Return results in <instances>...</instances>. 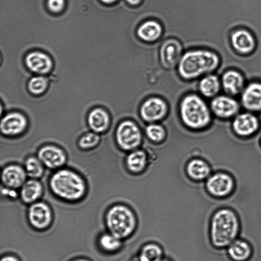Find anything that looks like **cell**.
Listing matches in <instances>:
<instances>
[{
  "label": "cell",
  "instance_id": "cell-1",
  "mask_svg": "<svg viewBox=\"0 0 261 261\" xmlns=\"http://www.w3.org/2000/svg\"><path fill=\"white\" fill-rule=\"evenodd\" d=\"M220 58L215 52L205 49L188 50L181 56L177 72L185 80H193L212 73L218 67Z\"/></svg>",
  "mask_w": 261,
  "mask_h": 261
},
{
  "label": "cell",
  "instance_id": "cell-27",
  "mask_svg": "<svg viewBox=\"0 0 261 261\" xmlns=\"http://www.w3.org/2000/svg\"><path fill=\"white\" fill-rule=\"evenodd\" d=\"M146 163V154L141 150L133 151L127 155L126 160L127 168L133 172L142 171L145 167Z\"/></svg>",
  "mask_w": 261,
  "mask_h": 261
},
{
  "label": "cell",
  "instance_id": "cell-37",
  "mask_svg": "<svg viewBox=\"0 0 261 261\" xmlns=\"http://www.w3.org/2000/svg\"><path fill=\"white\" fill-rule=\"evenodd\" d=\"M159 261H172V260L171 259L169 258H167V257H164L162 259H161Z\"/></svg>",
  "mask_w": 261,
  "mask_h": 261
},
{
  "label": "cell",
  "instance_id": "cell-29",
  "mask_svg": "<svg viewBox=\"0 0 261 261\" xmlns=\"http://www.w3.org/2000/svg\"><path fill=\"white\" fill-rule=\"evenodd\" d=\"M123 241L110 232L102 234L99 239L101 247L108 252H115L121 249Z\"/></svg>",
  "mask_w": 261,
  "mask_h": 261
},
{
  "label": "cell",
  "instance_id": "cell-11",
  "mask_svg": "<svg viewBox=\"0 0 261 261\" xmlns=\"http://www.w3.org/2000/svg\"><path fill=\"white\" fill-rule=\"evenodd\" d=\"M27 176L24 168L15 164L5 167L1 175L3 184L11 189L21 188L25 182Z\"/></svg>",
  "mask_w": 261,
  "mask_h": 261
},
{
  "label": "cell",
  "instance_id": "cell-24",
  "mask_svg": "<svg viewBox=\"0 0 261 261\" xmlns=\"http://www.w3.org/2000/svg\"><path fill=\"white\" fill-rule=\"evenodd\" d=\"M180 47L179 43L173 40H169L165 42L162 46L160 50V58L165 65L169 67L177 63L181 56L180 55Z\"/></svg>",
  "mask_w": 261,
  "mask_h": 261
},
{
  "label": "cell",
  "instance_id": "cell-2",
  "mask_svg": "<svg viewBox=\"0 0 261 261\" xmlns=\"http://www.w3.org/2000/svg\"><path fill=\"white\" fill-rule=\"evenodd\" d=\"M240 223L236 214L226 208L216 211L210 222L209 237L211 243L216 248L228 247L237 239Z\"/></svg>",
  "mask_w": 261,
  "mask_h": 261
},
{
  "label": "cell",
  "instance_id": "cell-28",
  "mask_svg": "<svg viewBox=\"0 0 261 261\" xmlns=\"http://www.w3.org/2000/svg\"><path fill=\"white\" fill-rule=\"evenodd\" d=\"M24 170L30 178L41 177L44 172V166L38 157L31 156L24 162Z\"/></svg>",
  "mask_w": 261,
  "mask_h": 261
},
{
  "label": "cell",
  "instance_id": "cell-17",
  "mask_svg": "<svg viewBox=\"0 0 261 261\" xmlns=\"http://www.w3.org/2000/svg\"><path fill=\"white\" fill-rule=\"evenodd\" d=\"M163 32V27L158 21L148 20L140 24L137 29L136 34L140 40L151 43L159 39Z\"/></svg>",
  "mask_w": 261,
  "mask_h": 261
},
{
  "label": "cell",
  "instance_id": "cell-3",
  "mask_svg": "<svg viewBox=\"0 0 261 261\" xmlns=\"http://www.w3.org/2000/svg\"><path fill=\"white\" fill-rule=\"evenodd\" d=\"M49 186L55 194L68 200L81 198L86 191L84 179L74 171L67 169L55 172L49 179Z\"/></svg>",
  "mask_w": 261,
  "mask_h": 261
},
{
  "label": "cell",
  "instance_id": "cell-4",
  "mask_svg": "<svg viewBox=\"0 0 261 261\" xmlns=\"http://www.w3.org/2000/svg\"><path fill=\"white\" fill-rule=\"evenodd\" d=\"M106 223L109 232L123 241L135 233L138 224L134 211L123 204H116L109 208L106 216Z\"/></svg>",
  "mask_w": 261,
  "mask_h": 261
},
{
  "label": "cell",
  "instance_id": "cell-22",
  "mask_svg": "<svg viewBox=\"0 0 261 261\" xmlns=\"http://www.w3.org/2000/svg\"><path fill=\"white\" fill-rule=\"evenodd\" d=\"M162 247L154 242H149L142 245L137 255L140 261H159L164 256Z\"/></svg>",
  "mask_w": 261,
  "mask_h": 261
},
{
  "label": "cell",
  "instance_id": "cell-25",
  "mask_svg": "<svg viewBox=\"0 0 261 261\" xmlns=\"http://www.w3.org/2000/svg\"><path fill=\"white\" fill-rule=\"evenodd\" d=\"M227 248L228 254L234 261H246L252 254L251 246L243 240L236 239Z\"/></svg>",
  "mask_w": 261,
  "mask_h": 261
},
{
  "label": "cell",
  "instance_id": "cell-36",
  "mask_svg": "<svg viewBox=\"0 0 261 261\" xmlns=\"http://www.w3.org/2000/svg\"><path fill=\"white\" fill-rule=\"evenodd\" d=\"M100 1L105 4H112L114 2H115L117 0H100Z\"/></svg>",
  "mask_w": 261,
  "mask_h": 261
},
{
  "label": "cell",
  "instance_id": "cell-35",
  "mask_svg": "<svg viewBox=\"0 0 261 261\" xmlns=\"http://www.w3.org/2000/svg\"><path fill=\"white\" fill-rule=\"evenodd\" d=\"M132 6H137L141 2V0H126Z\"/></svg>",
  "mask_w": 261,
  "mask_h": 261
},
{
  "label": "cell",
  "instance_id": "cell-8",
  "mask_svg": "<svg viewBox=\"0 0 261 261\" xmlns=\"http://www.w3.org/2000/svg\"><path fill=\"white\" fill-rule=\"evenodd\" d=\"M167 105L163 99L159 97H151L142 104L140 114L144 120L153 122L162 119L167 114Z\"/></svg>",
  "mask_w": 261,
  "mask_h": 261
},
{
  "label": "cell",
  "instance_id": "cell-33",
  "mask_svg": "<svg viewBox=\"0 0 261 261\" xmlns=\"http://www.w3.org/2000/svg\"><path fill=\"white\" fill-rule=\"evenodd\" d=\"M48 9L52 12L57 13L61 12L65 6L64 0H47Z\"/></svg>",
  "mask_w": 261,
  "mask_h": 261
},
{
  "label": "cell",
  "instance_id": "cell-38",
  "mask_svg": "<svg viewBox=\"0 0 261 261\" xmlns=\"http://www.w3.org/2000/svg\"><path fill=\"white\" fill-rule=\"evenodd\" d=\"M74 261H88L86 259H77V260H75Z\"/></svg>",
  "mask_w": 261,
  "mask_h": 261
},
{
  "label": "cell",
  "instance_id": "cell-19",
  "mask_svg": "<svg viewBox=\"0 0 261 261\" xmlns=\"http://www.w3.org/2000/svg\"><path fill=\"white\" fill-rule=\"evenodd\" d=\"M87 122L92 131L99 134L104 132L108 128L110 118L106 110L97 108L91 110L88 114Z\"/></svg>",
  "mask_w": 261,
  "mask_h": 261
},
{
  "label": "cell",
  "instance_id": "cell-31",
  "mask_svg": "<svg viewBox=\"0 0 261 261\" xmlns=\"http://www.w3.org/2000/svg\"><path fill=\"white\" fill-rule=\"evenodd\" d=\"M48 85L47 79L42 76H34L29 82V91L35 95H39L43 93Z\"/></svg>",
  "mask_w": 261,
  "mask_h": 261
},
{
  "label": "cell",
  "instance_id": "cell-30",
  "mask_svg": "<svg viewBox=\"0 0 261 261\" xmlns=\"http://www.w3.org/2000/svg\"><path fill=\"white\" fill-rule=\"evenodd\" d=\"M100 141L98 133L93 131L84 134L79 140V146L82 149H89L97 146Z\"/></svg>",
  "mask_w": 261,
  "mask_h": 261
},
{
  "label": "cell",
  "instance_id": "cell-12",
  "mask_svg": "<svg viewBox=\"0 0 261 261\" xmlns=\"http://www.w3.org/2000/svg\"><path fill=\"white\" fill-rule=\"evenodd\" d=\"M25 64L32 72L44 74L49 73L53 68V62L46 54L39 51L30 53L25 57Z\"/></svg>",
  "mask_w": 261,
  "mask_h": 261
},
{
  "label": "cell",
  "instance_id": "cell-21",
  "mask_svg": "<svg viewBox=\"0 0 261 261\" xmlns=\"http://www.w3.org/2000/svg\"><path fill=\"white\" fill-rule=\"evenodd\" d=\"M233 126L237 134L242 136H247L256 130L258 122L254 116L248 113L242 114L236 118Z\"/></svg>",
  "mask_w": 261,
  "mask_h": 261
},
{
  "label": "cell",
  "instance_id": "cell-18",
  "mask_svg": "<svg viewBox=\"0 0 261 261\" xmlns=\"http://www.w3.org/2000/svg\"><path fill=\"white\" fill-rule=\"evenodd\" d=\"M221 86L227 94L234 95L243 91L244 80L240 72L233 70L226 71L223 74Z\"/></svg>",
  "mask_w": 261,
  "mask_h": 261
},
{
  "label": "cell",
  "instance_id": "cell-13",
  "mask_svg": "<svg viewBox=\"0 0 261 261\" xmlns=\"http://www.w3.org/2000/svg\"><path fill=\"white\" fill-rule=\"evenodd\" d=\"M230 40L233 48L242 54H248L255 48V41L253 35L244 29L233 32L231 35Z\"/></svg>",
  "mask_w": 261,
  "mask_h": 261
},
{
  "label": "cell",
  "instance_id": "cell-32",
  "mask_svg": "<svg viewBox=\"0 0 261 261\" xmlns=\"http://www.w3.org/2000/svg\"><path fill=\"white\" fill-rule=\"evenodd\" d=\"M146 134L148 138L154 142L162 141L165 136V132L163 127L158 124H151L146 128Z\"/></svg>",
  "mask_w": 261,
  "mask_h": 261
},
{
  "label": "cell",
  "instance_id": "cell-34",
  "mask_svg": "<svg viewBox=\"0 0 261 261\" xmlns=\"http://www.w3.org/2000/svg\"><path fill=\"white\" fill-rule=\"evenodd\" d=\"M1 261H19L15 256L9 255L4 257Z\"/></svg>",
  "mask_w": 261,
  "mask_h": 261
},
{
  "label": "cell",
  "instance_id": "cell-16",
  "mask_svg": "<svg viewBox=\"0 0 261 261\" xmlns=\"http://www.w3.org/2000/svg\"><path fill=\"white\" fill-rule=\"evenodd\" d=\"M232 187V179L229 176L223 173L212 176L206 182V188L208 192L217 196H222L227 194Z\"/></svg>",
  "mask_w": 261,
  "mask_h": 261
},
{
  "label": "cell",
  "instance_id": "cell-15",
  "mask_svg": "<svg viewBox=\"0 0 261 261\" xmlns=\"http://www.w3.org/2000/svg\"><path fill=\"white\" fill-rule=\"evenodd\" d=\"M211 108L218 116L228 117L236 113L239 106L237 102L231 97L226 95H219L212 99Z\"/></svg>",
  "mask_w": 261,
  "mask_h": 261
},
{
  "label": "cell",
  "instance_id": "cell-5",
  "mask_svg": "<svg viewBox=\"0 0 261 261\" xmlns=\"http://www.w3.org/2000/svg\"><path fill=\"white\" fill-rule=\"evenodd\" d=\"M180 114L184 123L193 129L206 126L210 120V113L205 101L198 95L185 96L180 103Z\"/></svg>",
  "mask_w": 261,
  "mask_h": 261
},
{
  "label": "cell",
  "instance_id": "cell-20",
  "mask_svg": "<svg viewBox=\"0 0 261 261\" xmlns=\"http://www.w3.org/2000/svg\"><path fill=\"white\" fill-rule=\"evenodd\" d=\"M43 191V186L38 180L30 178L21 186L20 197L26 203H34L41 196Z\"/></svg>",
  "mask_w": 261,
  "mask_h": 261
},
{
  "label": "cell",
  "instance_id": "cell-39",
  "mask_svg": "<svg viewBox=\"0 0 261 261\" xmlns=\"http://www.w3.org/2000/svg\"><path fill=\"white\" fill-rule=\"evenodd\" d=\"M135 261H140L139 260H138V259H137L136 260H135Z\"/></svg>",
  "mask_w": 261,
  "mask_h": 261
},
{
  "label": "cell",
  "instance_id": "cell-6",
  "mask_svg": "<svg viewBox=\"0 0 261 261\" xmlns=\"http://www.w3.org/2000/svg\"><path fill=\"white\" fill-rule=\"evenodd\" d=\"M116 139L118 145L122 149L132 150L140 144L141 134L139 127L134 122L125 120L118 126L116 131Z\"/></svg>",
  "mask_w": 261,
  "mask_h": 261
},
{
  "label": "cell",
  "instance_id": "cell-9",
  "mask_svg": "<svg viewBox=\"0 0 261 261\" xmlns=\"http://www.w3.org/2000/svg\"><path fill=\"white\" fill-rule=\"evenodd\" d=\"M27 124V119L23 114L17 112H10L2 118L1 131L6 136H15L22 133Z\"/></svg>",
  "mask_w": 261,
  "mask_h": 261
},
{
  "label": "cell",
  "instance_id": "cell-14",
  "mask_svg": "<svg viewBox=\"0 0 261 261\" xmlns=\"http://www.w3.org/2000/svg\"><path fill=\"white\" fill-rule=\"evenodd\" d=\"M241 100L246 109L257 111L261 110V83L253 82L243 90Z\"/></svg>",
  "mask_w": 261,
  "mask_h": 261
},
{
  "label": "cell",
  "instance_id": "cell-26",
  "mask_svg": "<svg viewBox=\"0 0 261 261\" xmlns=\"http://www.w3.org/2000/svg\"><path fill=\"white\" fill-rule=\"evenodd\" d=\"M187 171L190 177L199 180L205 178L210 173L207 164L200 159H194L189 162L187 166Z\"/></svg>",
  "mask_w": 261,
  "mask_h": 261
},
{
  "label": "cell",
  "instance_id": "cell-23",
  "mask_svg": "<svg viewBox=\"0 0 261 261\" xmlns=\"http://www.w3.org/2000/svg\"><path fill=\"white\" fill-rule=\"evenodd\" d=\"M218 77L212 73L204 75L198 83V90L201 95L206 97L216 96L221 87Z\"/></svg>",
  "mask_w": 261,
  "mask_h": 261
},
{
  "label": "cell",
  "instance_id": "cell-10",
  "mask_svg": "<svg viewBox=\"0 0 261 261\" xmlns=\"http://www.w3.org/2000/svg\"><path fill=\"white\" fill-rule=\"evenodd\" d=\"M28 217L32 226L43 229L49 225L51 220V212L45 203L35 202L29 208Z\"/></svg>",
  "mask_w": 261,
  "mask_h": 261
},
{
  "label": "cell",
  "instance_id": "cell-7",
  "mask_svg": "<svg viewBox=\"0 0 261 261\" xmlns=\"http://www.w3.org/2000/svg\"><path fill=\"white\" fill-rule=\"evenodd\" d=\"M37 157L44 166L56 169L63 166L66 162V155L64 151L54 145H46L38 151Z\"/></svg>",
  "mask_w": 261,
  "mask_h": 261
}]
</instances>
